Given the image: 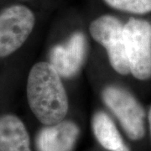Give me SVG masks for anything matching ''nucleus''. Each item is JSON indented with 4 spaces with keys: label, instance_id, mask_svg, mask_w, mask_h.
<instances>
[{
    "label": "nucleus",
    "instance_id": "1",
    "mask_svg": "<svg viewBox=\"0 0 151 151\" xmlns=\"http://www.w3.org/2000/svg\"><path fill=\"white\" fill-rule=\"evenodd\" d=\"M26 93L32 113L44 125L58 124L67 115V93L61 76L50 62L33 65L28 76Z\"/></svg>",
    "mask_w": 151,
    "mask_h": 151
},
{
    "label": "nucleus",
    "instance_id": "2",
    "mask_svg": "<svg viewBox=\"0 0 151 151\" xmlns=\"http://www.w3.org/2000/svg\"><path fill=\"white\" fill-rule=\"evenodd\" d=\"M102 98L130 139L139 140L145 137V112L129 91L119 86L109 85L103 88Z\"/></svg>",
    "mask_w": 151,
    "mask_h": 151
},
{
    "label": "nucleus",
    "instance_id": "3",
    "mask_svg": "<svg viewBox=\"0 0 151 151\" xmlns=\"http://www.w3.org/2000/svg\"><path fill=\"white\" fill-rule=\"evenodd\" d=\"M124 37L130 73L140 81L151 78V24L130 18L124 25Z\"/></svg>",
    "mask_w": 151,
    "mask_h": 151
},
{
    "label": "nucleus",
    "instance_id": "4",
    "mask_svg": "<svg viewBox=\"0 0 151 151\" xmlns=\"http://www.w3.org/2000/svg\"><path fill=\"white\" fill-rule=\"evenodd\" d=\"M124 25L119 19L105 14L91 23L89 31L92 39L105 48L110 65L120 75L130 73L124 37Z\"/></svg>",
    "mask_w": 151,
    "mask_h": 151
},
{
    "label": "nucleus",
    "instance_id": "5",
    "mask_svg": "<svg viewBox=\"0 0 151 151\" xmlns=\"http://www.w3.org/2000/svg\"><path fill=\"white\" fill-rule=\"evenodd\" d=\"M35 17L26 6L14 4L0 11V58L21 47L32 33Z\"/></svg>",
    "mask_w": 151,
    "mask_h": 151
},
{
    "label": "nucleus",
    "instance_id": "6",
    "mask_svg": "<svg viewBox=\"0 0 151 151\" xmlns=\"http://www.w3.org/2000/svg\"><path fill=\"white\" fill-rule=\"evenodd\" d=\"M87 52L85 35L73 33L65 43L56 45L49 54L50 63L61 77L70 78L76 75L84 62Z\"/></svg>",
    "mask_w": 151,
    "mask_h": 151
},
{
    "label": "nucleus",
    "instance_id": "7",
    "mask_svg": "<svg viewBox=\"0 0 151 151\" xmlns=\"http://www.w3.org/2000/svg\"><path fill=\"white\" fill-rule=\"evenodd\" d=\"M80 134L79 127L70 120L48 125L36 137L37 151H72Z\"/></svg>",
    "mask_w": 151,
    "mask_h": 151
},
{
    "label": "nucleus",
    "instance_id": "8",
    "mask_svg": "<svg viewBox=\"0 0 151 151\" xmlns=\"http://www.w3.org/2000/svg\"><path fill=\"white\" fill-rule=\"evenodd\" d=\"M0 151H31L27 129L16 115L0 116Z\"/></svg>",
    "mask_w": 151,
    "mask_h": 151
},
{
    "label": "nucleus",
    "instance_id": "9",
    "mask_svg": "<svg viewBox=\"0 0 151 151\" xmlns=\"http://www.w3.org/2000/svg\"><path fill=\"white\" fill-rule=\"evenodd\" d=\"M92 128L98 143L107 150L115 151L125 144L113 119L104 112L94 113Z\"/></svg>",
    "mask_w": 151,
    "mask_h": 151
},
{
    "label": "nucleus",
    "instance_id": "10",
    "mask_svg": "<svg viewBox=\"0 0 151 151\" xmlns=\"http://www.w3.org/2000/svg\"><path fill=\"white\" fill-rule=\"evenodd\" d=\"M105 4L116 10L134 14L151 13V0H103Z\"/></svg>",
    "mask_w": 151,
    "mask_h": 151
},
{
    "label": "nucleus",
    "instance_id": "11",
    "mask_svg": "<svg viewBox=\"0 0 151 151\" xmlns=\"http://www.w3.org/2000/svg\"><path fill=\"white\" fill-rule=\"evenodd\" d=\"M115 151H130L129 148L126 145V144H124V145H122L120 148H119L118 150H116Z\"/></svg>",
    "mask_w": 151,
    "mask_h": 151
},
{
    "label": "nucleus",
    "instance_id": "12",
    "mask_svg": "<svg viewBox=\"0 0 151 151\" xmlns=\"http://www.w3.org/2000/svg\"><path fill=\"white\" fill-rule=\"evenodd\" d=\"M148 119H149V124H150V135H151V107L149 111V114H148Z\"/></svg>",
    "mask_w": 151,
    "mask_h": 151
}]
</instances>
